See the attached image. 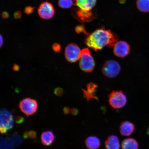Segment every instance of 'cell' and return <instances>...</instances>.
Instances as JSON below:
<instances>
[{"label": "cell", "mask_w": 149, "mask_h": 149, "mask_svg": "<svg viewBox=\"0 0 149 149\" xmlns=\"http://www.w3.org/2000/svg\"><path fill=\"white\" fill-rule=\"evenodd\" d=\"M3 39L2 36L1 35V47L3 45Z\"/></svg>", "instance_id": "1f68e13d"}, {"label": "cell", "mask_w": 149, "mask_h": 149, "mask_svg": "<svg viewBox=\"0 0 149 149\" xmlns=\"http://www.w3.org/2000/svg\"><path fill=\"white\" fill-rule=\"evenodd\" d=\"M52 49L55 53H59L61 49V45L57 43H55L52 45Z\"/></svg>", "instance_id": "44dd1931"}, {"label": "cell", "mask_w": 149, "mask_h": 149, "mask_svg": "<svg viewBox=\"0 0 149 149\" xmlns=\"http://www.w3.org/2000/svg\"><path fill=\"white\" fill-rule=\"evenodd\" d=\"M75 31L77 33H79L81 32L85 33V31L84 27L83 26L79 25L75 27Z\"/></svg>", "instance_id": "603a6c76"}, {"label": "cell", "mask_w": 149, "mask_h": 149, "mask_svg": "<svg viewBox=\"0 0 149 149\" xmlns=\"http://www.w3.org/2000/svg\"><path fill=\"white\" fill-rule=\"evenodd\" d=\"M136 6L141 12H149V0H137Z\"/></svg>", "instance_id": "ac0fdd59"}, {"label": "cell", "mask_w": 149, "mask_h": 149, "mask_svg": "<svg viewBox=\"0 0 149 149\" xmlns=\"http://www.w3.org/2000/svg\"><path fill=\"white\" fill-rule=\"evenodd\" d=\"M70 113L72 115H74V116H76L79 113V111L76 108H72L70 110Z\"/></svg>", "instance_id": "4316f807"}, {"label": "cell", "mask_w": 149, "mask_h": 149, "mask_svg": "<svg viewBox=\"0 0 149 149\" xmlns=\"http://www.w3.org/2000/svg\"><path fill=\"white\" fill-rule=\"evenodd\" d=\"M18 107L22 112L27 117L34 115L38 110V105L37 100L33 99L26 98L19 102Z\"/></svg>", "instance_id": "3957f363"}, {"label": "cell", "mask_w": 149, "mask_h": 149, "mask_svg": "<svg viewBox=\"0 0 149 149\" xmlns=\"http://www.w3.org/2000/svg\"><path fill=\"white\" fill-rule=\"evenodd\" d=\"M1 15L3 18L6 19L9 17V14L8 13L5 12L2 13Z\"/></svg>", "instance_id": "f546056e"}, {"label": "cell", "mask_w": 149, "mask_h": 149, "mask_svg": "<svg viewBox=\"0 0 149 149\" xmlns=\"http://www.w3.org/2000/svg\"><path fill=\"white\" fill-rule=\"evenodd\" d=\"M29 131H26L25 132L23 135V137L24 139H27L29 137Z\"/></svg>", "instance_id": "4dcf8cb0"}, {"label": "cell", "mask_w": 149, "mask_h": 149, "mask_svg": "<svg viewBox=\"0 0 149 149\" xmlns=\"http://www.w3.org/2000/svg\"><path fill=\"white\" fill-rule=\"evenodd\" d=\"M55 136L52 130H48L43 132L40 136L42 144L46 146H49L54 142Z\"/></svg>", "instance_id": "7c38bea8"}, {"label": "cell", "mask_w": 149, "mask_h": 149, "mask_svg": "<svg viewBox=\"0 0 149 149\" xmlns=\"http://www.w3.org/2000/svg\"><path fill=\"white\" fill-rule=\"evenodd\" d=\"M97 0H74V4L78 8L85 11H91L95 6Z\"/></svg>", "instance_id": "8fae6325"}, {"label": "cell", "mask_w": 149, "mask_h": 149, "mask_svg": "<svg viewBox=\"0 0 149 149\" xmlns=\"http://www.w3.org/2000/svg\"><path fill=\"white\" fill-rule=\"evenodd\" d=\"M122 149H139V145L135 139L127 138L122 141Z\"/></svg>", "instance_id": "e0dca14e"}, {"label": "cell", "mask_w": 149, "mask_h": 149, "mask_svg": "<svg viewBox=\"0 0 149 149\" xmlns=\"http://www.w3.org/2000/svg\"><path fill=\"white\" fill-rule=\"evenodd\" d=\"M148 134L149 135V128H148Z\"/></svg>", "instance_id": "d6a6232c"}, {"label": "cell", "mask_w": 149, "mask_h": 149, "mask_svg": "<svg viewBox=\"0 0 149 149\" xmlns=\"http://www.w3.org/2000/svg\"><path fill=\"white\" fill-rule=\"evenodd\" d=\"M97 88V85L94 83H91L87 85V90L83 89L84 97L86 99L87 101L92 99L98 100V98L95 93Z\"/></svg>", "instance_id": "5bb4252c"}, {"label": "cell", "mask_w": 149, "mask_h": 149, "mask_svg": "<svg viewBox=\"0 0 149 149\" xmlns=\"http://www.w3.org/2000/svg\"><path fill=\"white\" fill-rule=\"evenodd\" d=\"M63 111L65 114L68 115L70 112V110L69 108L66 107L63 108Z\"/></svg>", "instance_id": "83f0119b"}, {"label": "cell", "mask_w": 149, "mask_h": 149, "mask_svg": "<svg viewBox=\"0 0 149 149\" xmlns=\"http://www.w3.org/2000/svg\"><path fill=\"white\" fill-rule=\"evenodd\" d=\"M118 36L109 30L101 28L88 34L85 38L86 44L95 51L104 47H113L117 42Z\"/></svg>", "instance_id": "6da1fadb"}, {"label": "cell", "mask_w": 149, "mask_h": 149, "mask_svg": "<svg viewBox=\"0 0 149 149\" xmlns=\"http://www.w3.org/2000/svg\"><path fill=\"white\" fill-rule=\"evenodd\" d=\"M14 120L12 113L5 109L1 111L0 130L2 134L7 133L13 127Z\"/></svg>", "instance_id": "5b68a950"}, {"label": "cell", "mask_w": 149, "mask_h": 149, "mask_svg": "<svg viewBox=\"0 0 149 149\" xmlns=\"http://www.w3.org/2000/svg\"><path fill=\"white\" fill-rule=\"evenodd\" d=\"M64 93V91L62 88L60 87H57L56 88L54 91V93L58 96H62Z\"/></svg>", "instance_id": "7402d4cb"}, {"label": "cell", "mask_w": 149, "mask_h": 149, "mask_svg": "<svg viewBox=\"0 0 149 149\" xmlns=\"http://www.w3.org/2000/svg\"><path fill=\"white\" fill-rule=\"evenodd\" d=\"M120 130L121 135L127 136L133 133L135 130V126L130 121H124L120 124Z\"/></svg>", "instance_id": "4fadbf2b"}, {"label": "cell", "mask_w": 149, "mask_h": 149, "mask_svg": "<svg viewBox=\"0 0 149 149\" xmlns=\"http://www.w3.org/2000/svg\"><path fill=\"white\" fill-rule=\"evenodd\" d=\"M37 136L36 132L33 130H31L29 132V137L30 139H34L36 138Z\"/></svg>", "instance_id": "d4e9b609"}, {"label": "cell", "mask_w": 149, "mask_h": 149, "mask_svg": "<svg viewBox=\"0 0 149 149\" xmlns=\"http://www.w3.org/2000/svg\"><path fill=\"white\" fill-rule=\"evenodd\" d=\"M20 69V67L18 65L14 64L13 67V70L14 71H18Z\"/></svg>", "instance_id": "f1b7e54d"}, {"label": "cell", "mask_w": 149, "mask_h": 149, "mask_svg": "<svg viewBox=\"0 0 149 149\" xmlns=\"http://www.w3.org/2000/svg\"><path fill=\"white\" fill-rule=\"evenodd\" d=\"M37 11L39 16L43 19H51L53 17L55 14V10L53 5L47 1L41 3Z\"/></svg>", "instance_id": "ba28073f"}, {"label": "cell", "mask_w": 149, "mask_h": 149, "mask_svg": "<svg viewBox=\"0 0 149 149\" xmlns=\"http://www.w3.org/2000/svg\"><path fill=\"white\" fill-rule=\"evenodd\" d=\"M109 105L115 109H120L125 106L127 99L121 91H113L109 96Z\"/></svg>", "instance_id": "277c9868"}, {"label": "cell", "mask_w": 149, "mask_h": 149, "mask_svg": "<svg viewBox=\"0 0 149 149\" xmlns=\"http://www.w3.org/2000/svg\"><path fill=\"white\" fill-rule=\"evenodd\" d=\"M14 17L16 19H18L21 18L22 14L21 12L20 11H17L14 13Z\"/></svg>", "instance_id": "484cf974"}, {"label": "cell", "mask_w": 149, "mask_h": 149, "mask_svg": "<svg viewBox=\"0 0 149 149\" xmlns=\"http://www.w3.org/2000/svg\"><path fill=\"white\" fill-rule=\"evenodd\" d=\"M121 70L120 65L117 61L109 60L106 61L102 66V73L107 77L113 78L116 77Z\"/></svg>", "instance_id": "8992f818"}, {"label": "cell", "mask_w": 149, "mask_h": 149, "mask_svg": "<svg viewBox=\"0 0 149 149\" xmlns=\"http://www.w3.org/2000/svg\"><path fill=\"white\" fill-rule=\"evenodd\" d=\"M82 50L77 45L68 44L65 48V56L66 60L71 63H74L79 60Z\"/></svg>", "instance_id": "52a82bcc"}, {"label": "cell", "mask_w": 149, "mask_h": 149, "mask_svg": "<svg viewBox=\"0 0 149 149\" xmlns=\"http://www.w3.org/2000/svg\"><path fill=\"white\" fill-rule=\"evenodd\" d=\"M85 143L88 149H98L101 145L99 139L96 136H89L85 140Z\"/></svg>", "instance_id": "2e32d148"}, {"label": "cell", "mask_w": 149, "mask_h": 149, "mask_svg": "<svg viewBox=\"0 0 149 149\" xmlns=\"http://www.w3.org/2000/svg\"><path fill=\"white\" fill-rule=\"evenodd\" d=\"M73 0H58V5L62 8H70L74 5Z\"/></svg>", "instance_id": "d6986e66"}, {"label": "cell", "mask_w": 149, "mask_h": 149, "mask_svg": "<svg viewBox=\"0 0 149 149\" xmlns=\"http://www.w3.org/2000/svg\"><path fill=\"white\" fill-rule=\"evenodd\" d=\"M130 50L129 45L123 41L117 42L113 46V53L119 57H125L129 54Z\"/></svg>", "instance_id": "9c48e42d"}, {"label": "cell", "mask_w": 149, "mask_h": 149, "mask_svg": "<svg viewBox=\"0 0 149 149\" xmlns=\"http://www.w3.org/2000/svg\"><path fill=\"white\" fill-rule=\"evenodd\" d=\"M79 61L80 68L83 71L90 72L94 70L95 66L94 59L88 48H85L82 50Z\"/></svg>", "instance_id": "7a4b0ae2"}, {"label": "cell", "mask_w": 149, "mask_h": 149, "mask_svg": "<svg viewBox=\"0 0 149 149\" xmlns=\"http://www.w3.org/2000/svg\"><path fill=\"white\" fill-rule=\"evenodd\" d=\"M35 8L31 6H27L24 9V12L26 14L29 15L32 14L34 12Z\"/></svg>", "instance_id": "ffe728a7"}, {"label": "cell", "mask_w": 149, "mask_h": 149, "mask_svg": "<svg viewBox=\"0 0 149 149\" xmlns=\"http://www.w3.org/2000/svg\"><path fill=\"white\" fill-rule=\"evenodd\" d=\"M24 118L23 117L21 116H18L16 117L15 122L17 124H21L24 122Z\"/></svg>", "instance_id": "cb8c5ba5"}, {"label": "cell", "mask_w": 149, "mask_h": 149, "mask_svg": "<svg viewBox=\"0 0 149 149\" xmlns=\"http://www.w3.org/2000/svg\"><path fill=\"white\" fill-rule=\"evenodd\" d=\"M74 12V17L80 22L84 23L90 22L94 19V16L91 11H85L78 8Z\"/></svg>", "instance_id": "30bf717a"}, {"label": "cell", "mask_w": 149, "mask_h": 149, "mask_svg": "<svg viewBox=\"0 0 149 149\" xmlns=\"http://www.w3.org/2000/svg\"><path fill=\"white\" fill-rule=\"evenodd\" d=\"M106 149H120V140L116 136H109L105 142Z\"/></svg>", "instance_id": "9a60e30c"}]
</instances>
